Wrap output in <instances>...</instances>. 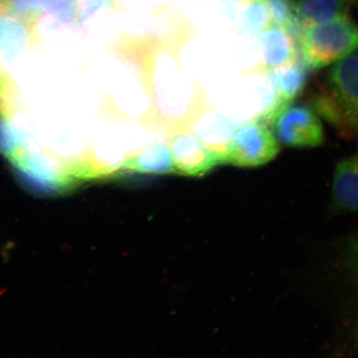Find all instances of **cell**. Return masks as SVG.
Returning a JSON list of instances; mask_svg holds the SVG:
<instances>
[{"label":"cell","instance_id":"obj_1","mask_svg":"<svg viewBox=\"0 0 358 358\" xmlns=\"http://www.w3.org/2000/svg\"><path fill=\"white\" fill-rule=\"evenodd\" d=\"M313 108L347 138H358V51L336 62Z\"/></svg>","mask_w":358,"mask_h":358},{"label":"cell","instance_id":"obj_2","mask_svg":"<svg viewBox=\"0 0 358 358\" xmlns=\"http://www.w3.org/2000/svg\"><path fill=\"white\" fill-rule=\"evenodd\" d=\"M301 60L308 69L336 64L358 49V26L348 15L304 26L296 35Z\"/></svg>","mask_w":358,"mask_h":358},{"label":"cell","instance_id":"obj_3","mask_svg":"<svg viewBox=\"0 0 358 358\" xmlns=\"http://www.w3.org/2000/svg\"><path fill=\"white\" fill-rule=\"evenodd\" d=\"M279 151V142L270 125L255 118L232 131L224 151L223 164L259 167L274 159Z\"/></svg>","mask_w":358,"mask_h":358},{"label":"cell","instance_id":"obj_4","mask_svg":"<svg viewBox=\"0 0 358 358\" xmlns=\"http://www.w3.org/2000/svg\"><path fill=\"white\" fill-rule=\"evenodd\" d=\"M268 125L279 144L288 147H316L324 140L319 116L306 106L289 103L277 112Z\"/></svg>","mask_w":358,"mask_h":358},{"label":"cell","instance_id":"obj_5","mask_svg":"<svg viewBox=\"0 0 358 358\" xmlns=\"http://www.w3.org/2000/svg\"><path fill=\"white\" fill-rule=\"evenodd\" d=\"M174 170L187 176H201L218 164H223L220 152L210 149L198 137L178 134L172 141Z\"/></svg>","mask_w":358,"mask_h":358},{"label":"cell","instance_id":"obj_6","mask_svg":"<svg viewBox=\"0 0 358 358\" xmlns=\"http://www.w3.org/2000/svg\"><path fill=\"white\" fill-rule=\"evenodd\" d=\"M308 67L303 64L301 58H298L286 64L268 71L274 88V99L267 108L257 116L266 124L281 108L292 102L306 87Z\"/></svg>","mask_w":358,"mask_h":358},{"label":"cell","instance_id":"obj_7","mask_svg":"<svg viewBox=\"0 0 358 358\" xmlns=\"http://www.w3.org/2000/svg\"><path fill=\"white\" fill-rule=\"evenodd\" d=\"M262 50L261 69L266 73L299 58L296 36L288 29L270 22L259 33Z\"/></svg>","mask_w":358,"mask_h":358},{"label":"cell","instance_id":"obj_8","mask_svg":"<svg viewBox=\"0 0 358 358\" xmlns=\"http://www.w3.org/2000/svg\"><path fill=\"white\" fill-rule=\"evenodd\" d=\"M358 212V153L336 165L329 204V213Z\"/></svg>","mask_w":358,"mask_h":358},{"label":"cell","instance_id":"obj_9","mask_svg":"<svg viewBox=\"0 0 358 358\" xmlns=\"http://www.w3.org/2000/svg\"><path fill=\"white\" fill-rule=\"evenodd\" d=\"M350 0H299L294 2L295 16L301 27L324 24L348 15Z\"/></svg>","mask_w":358,"mask_h":358},{"label":"cell","instance_id":"obj_10","mask_svg":"<svg viewBox=\"0 0 358 358\" xmlns=\"http://www.w3.org/2000/svg\"><path fill=\"white\" fill-rule=\"evenodd\" d=\"M122 169L150 173L176 172L171 152L168 146L159 143L147 146L140 154L129 157L124 161Z\"/></svg>","mask_w":358,"mask_h":358},{"label":"cell","instance_id":"obj_11","mask_svg":"<svg viewBox=\"0 0 358 358\" xmlns=\"http://www.w3.org/2000/svg\"><path fill=\"white\" fill-rule=\"evenodd\" d=\"M273 24L285 27L294 35L302 28L295 16L293 0H264Z\"/></svg>","mask_w":358,"mask_h":358},{"label":"cell","instance_id":"obj_12","mask_svg":"<svg viewBox=\"0 0 358 358\" xmlns=\"http://www.w3.org/2000/svg\"><path fill=\"white\" fill-rule=\"evenodd\" d=\"M345 265L358 299V234L352 237L346 246Z\"/></svg>","mask_w":358,"mask_h":358},{"label":"cell","instance_id":"obj_13","mask_svg":"<svg viewBox=\"0 0 358 358\" xmlns=\"http://www.w3.org/2000/svg\"><path fill=\"white\" fill-rule=\"evenodd\" d=\"M76 19L78 24H83L94 13L101 10L110 3V0H74Z\"/></svg>","mask_w":358,"mask_h":358}]
</instances>
